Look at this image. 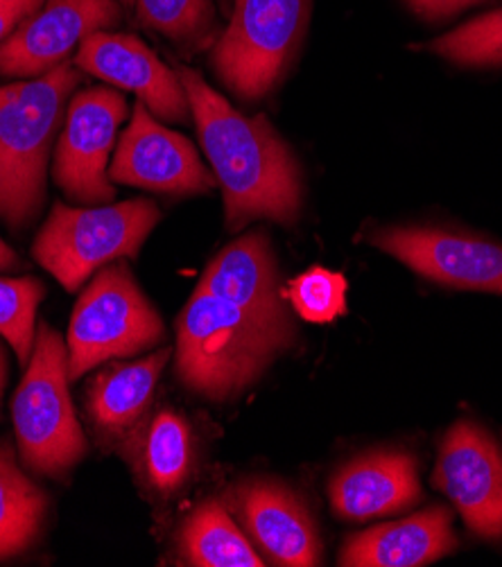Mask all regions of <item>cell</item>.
Listing matches in <instances>:
<instances>
[{
    "label": "cell",
    "instance_id": "obj_8",
    "mask_svg": "<svg viewBox=\"0 0 502 567\" xmlns=\"http://www.w3.org/2000/svg\"><path fill=\"white\" fill-rule=\"evenodd\" d=\"M125 116L127 100L114 89L91 86L73 95L54 152V182L71 199L98 206L116 197L109 154Z\"/></svg>",
    "mask_w": 502,
    "mask_h": 567
},
{
    "label": "cell",
    "instance_id": "obj_23",
    "mask_svg": "<svg viewBox=\"0 0 502 567\" xmlns=\"http://www.w3.org/2000/svg\"><path fill=\"white\" fill-rule=\"evenodd\" d=\"M45 295L43 282L32 276H0V337L28 364L37 339V310Z\"/></svg>",
    "mask_w": 502,
    "mask_h": 567
},
{
    "label": "cell",
    "instance_id": "obj_2",
    "mask_svg": "<svg viewBox=\"0 0 502 567\" xmlns=\"http://www.w3.org/2000/svg\"><path fill=\"white\" fill-rule=\"evenodd\" d=\"M82 75L71 62L0 86V219L14 229L41 208L50 145Z\"/></svg>",
    "mask_w": 502,
    "mask_h": 567
},
{
    "label": "cell",
    "instance_id": "obj_20",
    "mask_svg": "<svg viewBox=\"0 0 502 567\" xmlns=\"http://www.w3.org/2000/svg\"><path fill=\"white\" fill-rule=\"evenodd\" d=\"M48 508L45 493L17 464L0 441V560L23 554L39 536Z\"/></svg>",
    "mask_w": 502,
    "mask_h": 567
},
{
    "label": "cell",
    "instance_id": "obj_18",
    "mask_svg": "<svg viewBox=\"0 0 502 567\" xmlns=\"http://www.w3.org/2000/svg\"><path fill=\"white\" fill-rule=\"evenodd\" d=\"M167 360L171 349H161L139 362L100 371L86 391V412L93 425L106 434L130 432L145 414Z\"/></svg>",
    "mask_w": 502,
    "mask_h": 567
},
{
    "label": "cell",
    "instance_id": "obj_17",
    "mask_svg": "<svg viewBox=\"0 0 502 567\" xmlns=\"http://www.w3.org/2000/svg\"><path fill=\"white\" fill-rule=\"evenodd\" d=\"M455 545L453 514L445 506H432L412 518L351 536L340 554V565L419 567L451 554Z\"/></svg>",
    "mask_w": 502,
    "mask_h": 567
},
{
    "label": "cell",
    "instance_id": "obj_5",
    "mask_svg": "<svg viewBox=\"0 0 502 567\" xmlns=\"http://www.w3.org/2000/svg\"><path fill=\"white\" fill-rule=\"evenodd\" d=\"M158 219L161 210L147 199L98 208L54 204L32 245V256L64 290L78 292L102 267L134 258Z\"/></svg>",
    "mask_w": 502,
    "mask_h": 567
},
{
    "label": "cell",
    "instance_id": "obj_15",
    "mask_svg": "<svg viewBox=\"0 0 502 567\" xmlns=\"http://www.w3.org/2000/svg\"><path fill=\"white\" fill-rule=\"evenodd\" d=\"M238 514L254 543L274 565L313 567L321 543L308 506L288 486L256 480L238 488Z\"/></svg>",
    "mask_w": 502,
    "mask_h": 567
},
{
    "label": "cell",
    "instance_id": "obj_26",
    "mask_svg": "<svg viewBox=\"0 0 502 567\" xmlns=\"http://www.w3.org/2000/svg\"><path fill=\"white\" fill-rule=\"evenodd\" d=\"M48 0H0V41H6L23 21L39 12Z\"/></svg>",
    "mask_w": 502,
    "mask_h": 567
},
{
    "label": "cell",
    "instance_id": "obj_1",
    "mask_svg": "<svg viewBox=\"0 0 502 567\" xmlns=\"http://www.w3.org/2000/svg\"><path fill=\"white\" fill-rule=\"evenodd\" d=\"M202 147L225 193L227 226L243 229L265 217L295 224L301 210V169L265 116L247 118L215 93L199 73L180 66Z\"/></svg>",
    "mask_w": 502,
    "mask_h": 567
},
{
    "label": "cell",
    "instance_id": "obj_7",
    "mask_svg": "<svg viewBox=\"0 0 502 567\" xmlns=\"http://www.w3.org/2000/svg\"><path fill=\"white\" fill-rule=\"evenodd\" d=\"M308 0H234L227 30L213 48V69L243 100L265 97L301 41Z\"/></svg>",
    "mask_w": 502,
    "mask_h": 567
},
{
    "label": "cell",
    "instance_id": "obj_21",
    "mask_svg": "<svg viewBox=\"0 0 502 567\" xmlns=\"http://www.w3.org/2000/svg\"><path fill=\"white\" fill-rule=\"evenodd\" d=\"M145 482L161 495L182 488L193 468V432L186 419L173 410L156 412L139 443Z\"/></svg>",
    "mask_w": 502,
    "mask_h": 567
},
{
    "label": "cell",
    "instance_id": "obj_27",
    "mask_svg": "<svg viewBox=\"0 0 502 567\" xmlns=\"http://www.w3.org/2000/svg\"><path fill=\"white\" fill-rule=\"evenodd\" d=\"M482 0H408V6L428 21H441L460 14L467 8H473Z\"/></svg>",
    "mask_w": 502,
    "mask_h": 567
},
{
    "label": "cell",
    "instance_id": "obj_31",
    "mask_svg": "<svg viewBox=\"0 0 502 567\" xmlns=\"http://www.w3.org/2000/svg\"><path fill=\"white\" fill-rule=\"evenodd\" d=\"M219 6H222V8H225V10H227V8H229V0H219Z\"/></svg>",
    "mask_w": 502,
    "mask_h": 567
},
{
    "label": "cell",
    "instance_id": "obj_22",
    "mask_svg": "<svg viewBox=\"0 0 502 567\" xmlns=\"http://www.w3.org/2000/svg\"><path fill=\"white\" fill-rule=\"evenodd\" d=\"M139 21L182 45H204L215 32L213 0H134Z\"/></svg>",
    "mask_w": 502,
    "mask_h": 567
},
{
    "label": "cell",
    "instance_id": "obj_4",
    "mask_svg": "<svg viewBox=\"0 0 502 567\" xmlns=\"http://www.w3.org/2000/svg\"><path fill=\"white\" fill-rule=\"evenodd\" d=\"M69 382L64 339L41 323L28 371L12 401L21 460L39 475L62 477L86 455V439L75 416Z\"/></svg>",
    "mask_w": 502,
    "mask_h": 567
},
{
    "label": "cell",
    "instance_id": "obj_6",
    "mask_svg": "<svg viewBox=\"0 0 502 567\" xmlns=\"http://www.w3.org/2000/svg\"><path fill=\"white\" fill-rule=\"evenodd\" d=\"M165 328L125 262L102 267L75 303L69 323V380L143 353L163 342Z\"/></svg>",
    "mask_w": 502,
    "mask_h": 567
},
{
    "label": "cell",
    "instance_id": "obj_16",
    "mask_svg": "<svg viewBox=\"0 0 502 567\" xmlns=\"http://www.w3.org/2000/svg\"><path fill=\"white\" fill-rule=\"evenodd\" d=\"M328 491L335 514L345 520L389 516L419 502V468L408 452H373L347 464Z\"/></svg>",
    "mask_w": 502,
    "mask_h": 567
},
{
    "label": "cell",
    "instance_id": "obj_13",
    "mask_svg": "<svg viewBox=\"0 0 502 567\" xmlns=\"http://www.w3.org/2000/svg\"><path fill=\"white\" fill-rule=\"evenodd\" d=\"M75 66L136 93L154 116L163 121L184 123L188 118L191 102L177 71L167 69L134 34L93 32L80 43Z\"/></svg>",
    "mask_w": 502,
    "mask_h": 567
},
{
    "label": "cell",
    "instance_id": "obj_19",
    "mask_svg": "<svg viewBox=\"0 0 502 567\" xmlns=\"http://www.w3.org/2000/svg\"><path fill=\"white\" fill-rule=\"evenodd\" d=\"M180 549L188 565L197 567H263L265 558L254 549L225 504L208 499L186 518Z\"/></svg>",
    "mask_w": 502,
    "mask_h": 567
},
{
    "label": "cell",
    "instance_id": "obj_9",
    "mask_svg": "<svg viewBox=\"0 0 502 567\" xmlns=\"http://www.w3.org/2000/svg\"><path fill=\"white\" fill-rule=\"evenodd\" d=\"M432 482L478 536L502 538V450L486 430L455 423L441 443Z\"/></svg>",
    "mask_w": 502,
    "mask_h": 567
},
{
    "label": "cell",
    "instance_id": "obj_12",
    "mask_svg": "<svg viewBox=\"0 0 502 567\" xmlns=\"http://www.w3.org/2000/svg\"><path fill=\"white\" fill-rule=\"evenodd\" d=\"M371 243L417 274L458 290L502 295V245L421 226H389Z\"/></svg>",
    "mask_w": 502,
    "mask_h": 567
},
{
    "label": "cell",
    "instance_id": "obj_30",
    "mask_svg": "<svg viewBox=\"0 0 502 567\" xmlns=\"http://www.w3.org/2000/svg\"><path fill=\"white\" fill-rule=\"evenodd\" d=\"M121 3H123L125 8H134V0H121Z\"/></svg>",
    "mask_w": 502,
    "mask_h": 567
},
{
    "label": "cell",
    "instance_id": "obj_25",
    "mask_svg": "<svg viewBox=\"0 0 502 567\" xmlns=\"http://www.w3.org/2000/svg\"><path fill=\"white\" fill-rule=\"evenodd\" d=\"M281 295L310 323H328L347 312V278L340 271L310 267L293 278Z\"/></svg>",
    "mask_w": 502,
    "mask_h": 567
},
{
    "label": "cell",
    "instance_id": "obj_24",
    "mask_svg": "<svg viewBox=\"0 0 502 567\" xmlns=\"http://www.w3.org/2000/svg\"><path fill=\"white\" fill-rule=\"evenodd\" d=\"M430 50L462 66H502V8L439 37Z\"/></svg>",
    "mask_w": 502,
    "mask_h": 567
},
{
    "label": "cell",
    "instance_id": "obj_10",
    "mask_svg": "<svg viewBox=\"0 0 502 567\" xmlns=\"http://www.w3.org/2000/svg\"><path fill=\"white\" fill-rule=\"evenodd\" d=\"M109 177L116 184L171 195H197L215 186L193 143L158 125L141 100L119 141Z\"/></svg>",
    "mask_w": 502,
    "mask_h": 567
},
{
    "label": "cell",
    "instance_id": "obj_11",
    "mask_svg": "<svg viewBox=\"0 0 502 567\" xmlns=\"http://www.w3.org/2000/svg\"><path fill=\"white\" fill-rule=\"evenodd\" d=\"M119 19L116 0H48L0 41V75L39 78L69 62L86 37L111 28Z\"/></svg>",
    "mask_w": 502,
    "mask_h": 567
},
{
    "label": "cell",
    "instance_id": "obj_14",
    "mask_svg": "<svg viewBox=\"0 0 502 567\" xmlns=\"http://www.w3.org/2000/svg\"><path fill=\"white\" fill-rule=\"evenodd\" d=\"M197 288L229 301L260 328L293 344L295 323L278 288L276 260L263 231L243 236L222 249L206 267Z\"/></svg>",
    "mask_w": 502,
    "mask_h": 567
},
{
    "label": "cell",
    "instance_id": "obj_3",
    "mask_svg": "<svg viewBox=\"0 0 502 567\" xmlns=\"http://www.w3.org/2000/svg\"><path fill=\"white\" fill-rule=\"evenodd\" d=\"M293 344L202 288L177 319V375L208 401L222 403L254 384Z\"/></svg>",
    "mask_w": 502,
    "mask_h": 567
},
{
    "label": "cell",
    "instance_id": "obj_29",
    "mask_svg": "<svg viewBox=\"0 0 502 567\" xmlns=\"http://www.w3.org/2000/svg\"><path fill=\"white\" fill-rule=\"evenodd\" d=\"M6 382H8V353H6V347L0 344V401H3Z\"/></svg>",
    "mask_w": 502,
    "mask_h": 567
},
{
    "label": "cell",
    "instance_id": "obj_28",
    "mask_svg": "<svg viewBox=\"0 0 502 567\" xmlns=\"http://www.w3.org/2000/svg\"><path fill=\"white\" fill-rule=\"evenodd\" d=\"M17 265V254L12 251V247L8 243L0 240V271L12 269Z\"/></svg>",
    "mask_w": 502,
    "mask_h": 567
}]
</instances>
